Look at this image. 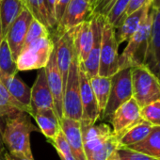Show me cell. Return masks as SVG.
<instances>
[{
    "mask_svg": "<svg viewBox=\"0 0 160 160\" xmlns=\"http://www.w3.org/2000/svg\"><path fill=\"white\" fill-rule=\"evenodd\" d=\"M60 128L75 160H87L80 122L67 118L60 121Z\"/></svg>",
    "mask_w": 160,
    "mask_h": 160,
    "instance_id": "17",
    "label": "cell"
},
{
    "mask_svg": "<svg viewBox=\"0 0 160 160\" xmlns=\"http://www.w3.org/2000/svg\"><path fill=\"white\" fill-rule=\"evenodd\" d=\"M119 148L120 145L118 138L113 134L106 140V142L100 148L90 152L86 155V157L87 160H108L112 153L115 152Z\"/></svg>",
    "mask_w": 160,
    "mask_h": 160,
    "instance_id": "28",
    "label": "cell"
},
{
    "mask_svg": "<svg viewBox=\"0 0 160 160\" xmlns=\"http://www.w3.org/2000/svg\"><path fill=\"white\" fill-rule=\"evenodd\" d=\"M133 98L140 108L160 101V79L146 66L131 68Z\"/></svg>",
    "mask_w": 160,
    "mask_h": 160,
    "instance_id": "3",
    "label": "cell"
},
{
    "mask_svg": "<svg viewBox=\"0 0 160 160\" xmlns=\"http://www.w3.org/2000/svg\"><path fill=\"white\" fill-rule=\"evenodd\" d=\"M73 44L79 64L83 63L88 58L93 44V30L91 20H87L72 28Z\"/></svg>",
    "mask_w": 160,
    "mask_h": 160,
    "instance_id": "19",
    "label": "cell"
},
{
    "mask_svg": "<svg viewBox=\"0 0 160 160\" xmlns=\"http://www.w3.org/2000/svg\"><path fill=\"white\" fill-rule=\"evenodd\" d=\"M151 8L154 11L160 9V0H152V5Z\"/></svg>",
    "mask_w": 160,
    "mask_h": 160,
    "instance_id": "40",
    "label": "cell"
},
{
    "mask_svg": "<svg viewBox=\"0 0 160 160\" xmlns=\"http://www.w3.org/2000/svg\"><path fill=\"white\" fill-rule=\"evenodd\" d=\"M3 34H2V28H1V22H0V43H1L2 40H3Z\"/></svg>",
    "mask_w": 160,
    "mask_h": 160,
    "instance_id": "41",
    "label": "cell"
},
{
    "mask_svg": "<svg viewBox=\"0 0 160 160\" xmlns=\"http://www.w3.org/2000/svg\"><path fill=\"white\" fill-rule=\"evenodd\" d=\"M0 81H1L10 94L14 100L22 105L27 114L31 116V92L30 88L23 81L21 78L15 75H5L0 72Z\"/></svg>",
    "mask_w": 160,
    "mask_h": 160,
    "instance_id": "18",
    "label": "cell"
},
{
    "mask_svg": "<svg viewBox=\"0 0 160 160\" xmlns=\"http://www.w3.org/2000/svg\"><path fill=\"white\" fill-rule=\"evenodd\" d=\"M92 6L89 0H71L67 6L63 16L55 31L56 34H61L90 20Z\"/></svg>",
    "mask_w": 160,
    "mask_h": 160,
    "instance_id": "10",
    "label": "cell"
},
{
    "mask_svg": "<svg viewBox=\"0 0 160 160\" xmlns=\"http://www.w3.org/2000/svg\"><path fill=\"white\" fill-rule=\"evenodd\" d=\"M0 120H1V119H0ZM2 131H3V128L1 126V122H0V154H1L5 150V147H4V144H3V141H2Z\"/></svg>",
    "mask_w": 160,
    "mask_h": 160,
    "instance_id": "39",
    "label": "cell"
},
{
    "mask_svg": "<svg viewBox=\"0 0 160 160\" xmlns=\"http://www.w3.org/2000/svg\"><path fill=\"white\" fill-rule=\"evenodd\" d=\"M4 160H34V159H29L24 156H19V155H14L10 152H5L4 153Z\"/></svg>",
    "mask_w": 160,
    "mask_h": 160,
    "instance_id": "38",
    "label": "cell"
},
{
    "mask_svg": "<svg viewBox=\"0 0 160 160\" xmlns=\"http://www.w3.org/2000/svg\"><path fill=\"white\" fill-rule=\"evenodd\" d=\"M105 19L106 18L100 16L93 17L91 19L92 30H93V44L86 60L83 63L79 64L86 72L89 78L98 75L101 44H102V30H103Z\"/></svg>",
    "mask_w": 160,
    "mask_h": 160,
    "instance_id": "15",
    "label": "cell"
},
{
    "mask_svg": "<svg viewBox=\"0 0 160 160\" xmlns=\"http://www.w3.org/2000/svg\"><path fill=\"white\" fill-rule=\"evenodd\" d=\"M90 83L94 93L95 99L97 101L99 112H100V120H102L104 111L106 109L109 93L111 88V77H105L96 75L94 77L90 78Z\"/></svg>",
    "mask_w": 160,
    "mask_h": 160,
    "instance_id": "24",
    "label": "cell"
},
{
    "mask_svg": "<svg viewBox=\"0 0 160 160\" xmlns=\"http://www.w3.org/2000/svg\"><path fill=\"white\" fill-rule=\"evenodd\" d=\"M131 0H117L115 5L106 17L108 23H109L115 29H117L125 18V11Z\"/></svg>",
    "mask_w": 160,
    "mask_h": 160,
    "instance_id": "29",
    "label": "cell"
},
{
    "mask_svg": "<svg viewBox=\"0 0 160 160\" xmlns=\"http://www.w3.org/2000/svg\"><path fill=\"white\" fill-rule=\"evenodd\" d=\"M32 19V14L27 8H25L16 20L12 24L4 38L9 44L15 62L24 46L27 32Z\"/></svg>",
    "mask_w": 160,
    "mask_h": 160,
    "instance_id": "13",
    "label": "cell"
},
{
    "mask_svg": "<svg viewBox=\"0 0 160 160\" xmlns=\"http://www.w3.org/2000/svg\"><path fill=\"white\" fill-rule=\"evenodd\" d=\"M50 35H51V33L46 28V27H44L42 23H40L39 21H37L36 19L33 18L28 27L23 47L30 44L31 42H33L39 39H42L44 37H49Z\"/></svg>",
    "mask_w": 160,
    "mask_h": 160,
    "instance_id": "30",
    "label": "cell"
},
{
    "mask_svg": "<svg viewBox=\"0 0 160 160\" xmlns=\"http://www.w3.org/2000/svg\"><path fill=\"white\" fill-rule=\"evenodd\" d=\"M63 118L80 122L82 119V107L80 100L79 60L73 58L67 76L63 94Z\"/></svg>",
    "mask_w": 160,
    "mask_h": 160,
    "instance_id": "5",
    "label": "cell"
},
{
    "mask_svg": "<svg viewBox=\"0 0 160 160\" xmlns=\"http://www.w3.org/2000/svg\"><path fill=\"white\" fill-rule=\"evenodd\" d=\"M46 77L48 86L53 97L54 108L57 113V116L59 121L63 118V94H64V84L61 73L58 67L55 47L53 53L50 57V59L45 66Z\"/></svg>",
    "mask_w": 160,
    "mask_h": 160,
    "instance_id": "12",
    "label": "cell"
},
{
    "mask_svg": "<svg viewBox=\"0 0 160 160\" xmlns=\"http://www.w3.org/2000/svg\"><path fill=\"white\" fill-rule=\"evenodd\" d=\"M31 92V117H33L38 111L45 109H53L54 101L48 86L45 69L39 70L36 80L30 89ZM56 111V110H55Z\"/></svg>",
    "mask_w": 160,
    "mask_h": 160,
    "instance_id": "14",
    "label": "cell"
},
{
    "mask_svg": "<svg viewBox=\"0 0 160 160\" xmlns=\"http://www.w3.org/2000/svg\"><path fill=\"white\" fill-rule=\"evenodd\" d=\"M55 47L51 37L39 39L22 48L17 59L18 71H32L45 68Z\"/></svg>",
    "mask_w": 160,
    "mask_h": 160,
    "instance_id": "4",
    "label": "cell"
},
{
    "mask_svg": "<svg viewBox=\"0 0 160 160\" xmlns=\"http://www.w3.org/2000/svg\"><path fill=\"white\" fill-rule=\"evenodd\" d=\"M25 8L24 0H0V22L3 38Z\"/></svg>",
    "mask_w": 160,
    "mask_h": 160,
    "instance_id": "23",
    "label": "cell"
},
{
    "mask_svg": "<svg viewBox=\"0 0 160 160\" xmlns=\"http://www.w3.org/2000/svg\"><path fill=\"white\" fill-rule=\"evenodd\" d=\"M131 98H133L131 68L119 70L111 76L110 93L102 120L107 118L109 119L122 105Z\"/></svg>",
    "mask_w": 160,
    "mask_h": 160,
    "instance_id": "6",
    "label": "cell"
},
{
    "mask_svg": "<svg viewBox=\"0 0 160 160\" xmlns=\"http://www.w3.org/2000/svg\"><path fill=\"white\" fill-rule=\"evenodd\" d=\"M96 1H97V0H89V2H90V4H91V6H92V7L94 6V4L96 3Z\"/></svg>",
    "mask_w": 160,
    "mask_h": 160,
    "instance_id": "42",
    "label": "cell"
},
{
    "mask_svg": "<svg viewBox=\"0 0 160 160\" xmlns=\"http://www.w3.org/2000/svg\"><path fill=\"white\" fill-rule=\"evenodd\" d=\"M16 62L12 57V51L5 39L0 43V72L5 75L17 74Z\"/></svg>",
    "mask_w": 160,
    "mask_h": 160,
    "instance_id": "26",
    "label": "cell"
},
{
    "mask_svg": "<svg viewBox=\"0 0 160 160\" xmlns=\"http://www.w3.org/2000/svg\"><path fill=\"white\" fill-rule=\"evenodd\" d=\"M160 79V9L154 11L145 65Z\"/></svg>",
    "mask_w": 160,
    "mask_h": 160,
    "instance_id": "16",
    "label": "cell"
},
{
    "mask_svg": "<svg viewBox=\"0 0 160 160\" xmlns=\"http://www.w3.org/2000/svg\"><path fill=\"white\" fill-rule=\"evenodd\" d=\"M108 160H157L152 156L145 153L128 149V148H119Z\"/></svg>",
    "mask_w": 160,
    "mask_h": 160,
    "instance_id": "32",
    "label": "cell"
},
{
    "mask_svg": "<svg viewBox=\"0 0 160 160\" xmlns=\"http://www.w3.org/2000/svg\"><path fill=\"white\" fill-rule=\"evenodd\" d=\"M51 37L55 43L57 63H58L59 72L61 73L64 88H65L70 66L72 64L73 58L76 55V51H75L74 44H73L72 28L61 34L53 33Z\"/></svg>",
    "mask_w": 160,
    "mask_h": 160,
    "instance_id": "8",
    "label": "cell"
},
{
    "mask_svg": "<svg viewBox=\"0 0 160 160\" xmlns=\"http://www.w3.org/2000/svg\"><path fill=\"white\" fill-rule=\"evenodd\" d=\"M117 0H97L96 3L92 9V13L90 16V20L93 17H104L106 18L113 6L115 5Z\"/></svg>",
    "mask_w": 160,
    "mask_h": 160,
    "instance_id": "34",
    "label": "cell"
},
{
    "mask_svg": "<svg viewBox=\"0 0 160 160\" xmlns=\"http://www.w3.org/2000/svg\"><path fill=\"white\" fill-rule=\"evenodd\" d=\"M112 125V132L116 137L122 135L128 128L139 122L141 118V108L134 98L122 105L109 118Z\"/></svg>",
    "mask_w": 160,
    "mask_h": 160,
    "instance_id": "11",
    "label": "cell"
},
{
    "mask_svg": "<svg viewBox=\"0 0 160 160\" xmlns=\"http://www.w3.org/2000/svg\"><path fill=\"white\" fill-rule=\"evenodd\" d=\"M56 1H57V0H45L46 8H47V12H48L49 22H50V27H51V31H55V29H56V28H57L56 17H55V6H56Z\"/></svg>",
    "mask_w": 160,
    "mask_h": 160,
    "instance_id": "37",
    "label": "cell"
},
{
    "mask_svg": "<svg viewBox=\"0 0 160 160\" xmlns=\"http://www.w3.org/2000/svg\"><path fill=\"white\" fill-rule=\"evenodd\" d=\"M119 44L115 36V28L107 22L102 30V44L98 75L111 77L119 71Z\"/></svg>",
    "mask_w": 160,
    "mask_h": 160,
    "instance_id": "7",
    "label": "cell"
},
{
    "mask_svg": "<svg viewBox=\"0 0 160 160\" xmlns=\"http://www.w3.org/2000/svg\"><path fill=\"white\" fill-rule=\"evenodd\" d=\"M79 82H80V100L82 107V119L80 122L87 125L95 124L100 120V112L92 92L90 78L83 68L79 65Z\"/></svg>",
    "mask_w": 160,
    "mask_h": 160,
    "instance_id": "9",
    "label": "cell"
},
{
    "mask_svg": "<svg viewBox=\"0 0 160 160\" xmlns=\"http://www.w3.org/2000/svg\"><path fill=\"white\" fill-rule=\"evenodd\" d=\"M152 16L153 10L151 8L140 27L127 42L126 47L122 55H120L119 70L145 65L149 49Z\"/></svg>",
    "mask_w": 160,
    "mask_h": 160,
    "instance_id": "2",
    "label": "cell"
},
{
    "mask_svg": "<svg viewBox=\"0 0 160 160\" xmlns=\"http://www.w3.org/2000/svg\"><path fill=\"white\" fill-rule=\"evenodd\" d=\"M49 142L56 149V151L61 160H75L74 156L72 152V150H71L68 142L66 141L65 137L61 130L59 131L58 136L53 140H49Z\"/></svg>",
    "mask_w": 160,
    "mask_h": 160,
    "instance_id": "31",
    "label": "cell"
},
{
    "mask_svg": "<svg viewBox=\"0 0 160 160\" xmlns=\"http://www.w3.org/2000/svg\"><path fill=\"white\" fill-rule=\"evenodd\" d=\"M71 2V0H57L56 1V6H55V17H56V23H57V27L58 25V23L60 22L63 13L67 8V6L69 5V3Z\"/></svg>",
    "mask_w": 160,
    "mask_h": 160,
    "instance_id": "35",
    "label": "cell"
},
{
    "mask_svg": "<svg viewBox=\"0 0 160 160\" xmlns=\"http://www.w3.org/2000/svg\"><path fill=\"white\" fill-rule=\"evenodd\" d=\"M24 3L26 8L32 14L33 18L46 27L51 33V27L45 0H24Z\"/></svg>",
    "mask_w": 160,
    "mask_h": 160,
    "instance_id": "27",
    "label": "cell"
},
{
    "mask_svg": "<svg viewBox=\"0 0 160 160\" xmlns=\"http://www.w3.org/2000/svg\"><path fill=\"white\" fill-rule=\"evenodd\" d=\"M152 5V0H131L126 11H125V17L134 12L139 10L140 8L146 6V5Z\"/></svg>",
    "mask_w": 160,
    "mask_h": 160,
    "instance_id": "36",
    "label": "cell"
},
{
    "mask_svg": "<svg viewBox=\"0 0 160 160\" xmlns=\"http://www.w3.org/2000/svg\"><path fill=\"white\" fill-rule=\"evenodd\" d=\"M38 131L39 128L30 122L25 112L6 118L2 131L4 147L12 154L34 159L30 146V134Z\"/></svg>",
    "mask_w": 160,
    "mask_h": 160,
    "instance_id": "1",
    "label": "cell"
},
{
    "mask_svg": "<svg viewBox=\"0 0 160 160\" xmlns=\"http://www.w3.org/2000/svg\"><path fill=\"white\" fill-rule=\"evenodd\" d=\"M33 118L39 126V131L44 135L48 141L53 140L61 130L60 121L58 120L56 111L53 109L38 111Z\"/></svg>",
    "mask_w": 160,
    "mask_h": 160,
    "instance_id": "22",
    "label": "cell"
},
{
    "mask_svg": "<svg viewBox=\"0 0 160 160\" xmlns=\"http://www.w3.org/2000/svg\"><path fill=\"white\" fill-rule=\"evenodd\" d=\"M127 148L160 160V126H153L145 139Z\"/></svg>",
    "mask_w": 160,
    "mask_h": 160,
    "instance_id": "25",
    "label": "cell"
},
{
    "mask_svg": "<svg viewBox=\"0 0 160 160\" xmlns=\"http://www.w3.org/2000/svg\"><path fill=\"white\" fill-rule=\"evenodd\" d=\"M141 118L154 126H160V101L141 108Z\"/></svg>",
    "mask_w": 160,
    "mask_h": 160,
    "instance_id": "33",
    "label": "cell"
},
{
    "mask_svg": "<svg viewBox=\"0 0 160 160\" xmlns=\"http://www.w3.org/2000/svg\"><path fill=\"white\" fill-rule=\"evenodd\" d=\"M154 125L141 119L136 124L128 128L122 135L117 137L120 148H127L145 139L151 133Z\"/></svg>",
    "mask_w": 160,
    "mask_h": 160,
    "instance_id": "21",
    "label": "cell"
},
{
    "mask_svg": "<svg viewBox=\"0 0 160 160\" xmlns=\"http://www.w3.org/2000/svg\"><path fill=\"white\" fill-rule=\"evenodd\" d=\"M150 9L151 4L146 5L124 18L120 27L115 29V36L119 45L124 42H128L131 37L137 32L141 23L147 16Z\"/></svg>",
    "mask_w": 160,
    "mask_h": 160,
    "instance_id": "20",
    "label": "cell"
}]
</instances>
